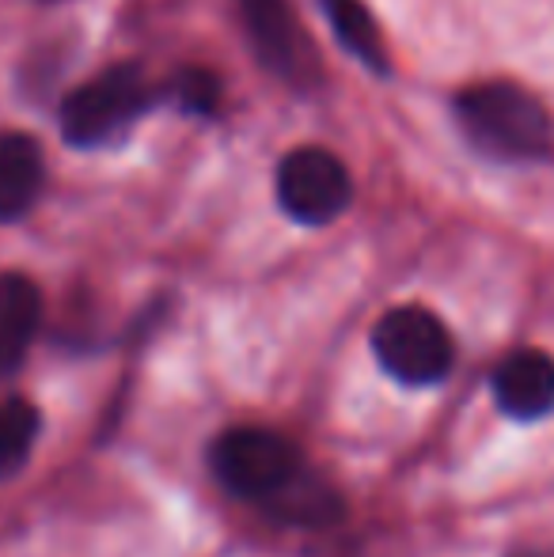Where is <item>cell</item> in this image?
Here are the masks:
<instances>
[{
  "instance_id": "cell-1",
  "label": "cell",
  "mask_w": 554,
  "mask_h": 557,
  "mask_svg": "<svg viewBox=\"0 0 554 557\" xmlns=\"http://www.w3.org/2000/svg\"><path fill=\"white\" fill-rule=\"evenodd\" d=\"M456 114L464 137L494 160H535L551 148V117L532 91L517 84H475L456 96Z\"/></svg>"
},
{
  "instance_id": "cell-2",
  "label": "cell",
  "mask_w": 554,
  "mask_h": 557,
  "mask_svg": "<svg viewBox=\"0 0 554 557\" xmlns=\"http://www.w3.org/2000/svg\"><path fill=\"white\" fill-rule=\"evenodd\" d=\"M209 470L236 497L270 500L300 474V447L274 429H229L209 447Z\"/></svg>"
},
{
  "instance_id": "cell-3",
  "label": "cell",
  "mask_w": 554,
  "mask_h": 557,
  "mask_svg": "<svg viewBox=\"0 0 554 557\" xmlns=\"http://www.w3.org/2000/svg\"><path fill=\"white\" fill-rule=\"evenodd\" d=\"M372 352H377L380 368L407 387L441 383L452 372V360H456L448 326L418 304L392 308L372 326Z\"/></svg>"
},
{
  "instance_id": "cell-4",
  "label": "cell",
  "mask_w": 554,
  "mask_h": 557,
  "mask_svg": "<svg viewBox=\"0 0 554 557\" xmlns=\"http://www.w3.org/2000/svg\"><path fill=\"white\" fill-rule=\"evenodd\" d=\"M148 84L137 65H114L61 103V133L76 148H99L122 137L145 114Z\"/></svg>"
},
{
  "instance_id": "cell-5",
  "label": "cell",
  "mask_w": 554,
  "mask_h": 557,
  "mask_svg": "<svg viewBox=\"0 0 554 557\" xmlns=\"http://www.w3.org/2000/svg\"><path fill=\"white\" fill-rule=\"evenodd\" d=\"M278 201L296 224H331L354 201V178L327 148H293L278 163Z\"/></svg>"
},
{
  "instance_id": "cell-6",
  "label": "cell",
  "mask_w": 554,
  "mask_h": 557,
  "mask_svg": "<svg viewBox=\"0 0 554 557\" xmlns=\"http://www.w3.org/2000/svg\"><path fill=\"white\" fill-rule=\"evenodd\" d=\"M244 15L247 38H251L259 61L278 73L281 81H308L311 76V53L304 42V30L296 23L288 0H236Z\"/></svg>"
},
{
  "instance_id": "cell-7",
  "label": "cell",
  "mask_w": 554,
  "mask_h": 557,
  "mask_svg": "<svg viewBox=\"0 0 554 557\" xmlns=\"http://www.w3.org/2000/svg\"><path fill=\"white\" fill-rule=\"evenodd\" d=\"M494 398L517 421H540L554 410V357L543 349H517L494 368Z\"/></svg>"
},
{
  "instance_id": "cell-8",
  "label": "cell",
  "mask_w": 554,
  "mask_h": 557,
  "mask_svg": "<svg viewBox=\"0 0 554 557\" xmlns=\"http://www.w3.org/2000/svg\"><path fill=\"white\" fill-rule=\"evenodd\" d=\"M42 148L27 133H0V221H20L30 213L42 190Z\"/></svg>"
},
{
  "instance_id": "cell-9",
  "label": "cell",
  "mask_w": 554,
  "mask_h": 557,
  "mask_svg": "<svg viewBox=\"0 0 554 557\" xmlns=\"http://www.w3.org/2000/svg\"><path fill=\"white\" fill-rule=\"evenodd\" d=\"M42 323V293L23 273H0V375H8L27 352Z\"/></svg>"
},
{
  "instance_id": "cell-10",
  "label": "cell",
  "mask_w": 554,
  "mask_h": 557,
  "mask_svg": "<svg viewBox=\"0 0 554 557\" xmlns=\"http://www.w3.org/2000/svg\"><path fill=\"white\" fill-rule=\"evenodd\" d=\"M323 15L331 20V30L365 69L372 73H387V53H384V42H380V30L372 23L369 8L361 0H319Z\"/></svg>"
},
{
  "instance_id": "cell-11",
  "label": "cell",
  "mask_w": 554,
  "mask_h": 557,
  "mask_svg": "<svg viewBox=\"0 0 554 557\" xmlns=\"http://www.w3.org/2000/svg\"><path fill=\"white\" fill-rule=\"evenodd\" d=\"M267 505L278 520L300 523V528H323V523H331L342 508L338 497H334V490H327V485H319V482H308L304 474H296L285 490H278L274 497L267 500Z\"/></svg>"
},
{
  "instance_id": "cell-12",
  "label": "cell",
  "mask_w": 554,
  "mask_h": 557,
  "mask_svg": "<svg viewBox=\"0 0 554 557\" xmlns=\"http://www.w3.org/2000/svg\"><path fill=\"white\" fill-rule=\"evenodd\" d=\"M38 436V410L27 398H4L0 403V478L27 462Z\"/></svg>"
},
{
  "instance_id": "cell-13",
  "label": "cell",
  "mask_w": 554,
  "mask_h": 557,
  "mask_svg": "<svg viewBox=\"0 0 554 557\" xmlns=\"http://www.w3.org/2000/svg\"><path fill=\"white\" fill-rule=\"evenodd\" d=\"M168 91L186 114H209L217 107V99H221V84L206 69H183V73H175Z\"/></svg>"
},
{
  "instance_id": "cell-14",
  "label": "cell",
  "mask_w": 554,
  "mask_h": 557,
  "mask_svg": "<svg viewBox=\"0 0 554 557\" xmlns=\"http://www.w3.org/2000/svg\"><path fill=\"white\" fill-rule=\"evenodd\" d=\"M513 557H554L551 550H517Z\"/></svg>"
}]
</instances>
